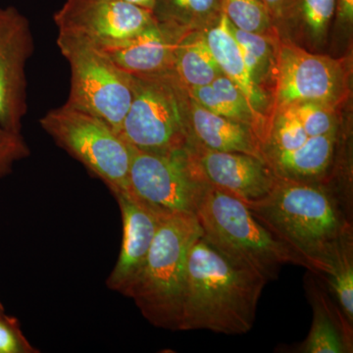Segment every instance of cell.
Masks as SVG:
<instances>
[{
  "label": "cell",
  "instance_id": "1",
  "mask_svg": "<svg viewBox=\"0 0 353 353\" xmlns=\"http://www.w3.org/2000/svg\"><path fill=\"white\" fill-rule=\"evenodd\" d=\"M266 284L199 236L188 259L178 331L248 333Z\"/></svg>",
  "mask_w": 353,
  "mask_h": 353
},
{
  "label": "cell",
  "instance_id": "2",
  "mask_svg": "<svg viewBox=\"0 0 353 353\" xmlns=\"http://www.w3.org/2000/svg\"><path fill=\"white\" fill-rule=\"evenodd\" d=\"M248 206L310 271L323 273L334 250L352 236L340 203L322 183L278 178L266 196Z\"/></svg>",
  "mask_w": 353,
  "mask_h": 353
},
{
  "label": "cell",
  "instance_id": "3",
  "mask_svg": "<svg viewBox=\"0 0 353 353\" xmlns=\"http://www.w3.org/2000/svg\"><path fill=\"white\" fill-rule=\"evenodd\" d=\"M196 216L204 240L266 283L276 280L284 265L307 268L304 260L272 234L245 202L210 183L204 190Z\"/></svg>",
  "mask_w": 353,
  "mask_h": 353
},
{
  "label": "cell",
  "instance_id": "4",
  "mask_svg": "<svg viewBox=\"0 0 353 353\" xmlns=\"http://www.w3.org/2000/svg\"><path fill=\"white\" fill-rule=\"evenodd\" d=\"M202 230L194 214H167L138 275L125 290L153 326L178 331L188 259Z\"/></svg>",
  "mask_w": 353,
  "mask_h": 353
},
{
  "label": "cell",
  "instance_id": "5",
  "mask_svg": "<svg viewBox=\"0 0 353 353\" xmlns=\"http://www.w3.org/2000/svg\"><path fill=\"white\" fill-rule=\"evenodd\" d=\"M57 145L101 179L113 196L129 190L132 146L104 121L63 104L39 120Z\"/></svg>",
  "mask_w": 353,
  "mask_h": 353
},
{
  "label": "cell",
  "instance_id": "6",
  "mask_svg": "<svg viewBox=\"0 0 353 353\" xmlns=\"http://www.w3.org/2000/svg\"><path fill=\"white\" fill-rule=\"evenodd\" d=\"M134 78L132 99L119 134L141 152L167 153L190 145L185 88L175 75Z\"/></svg>",
  "mask_w": 353,
  "mask_h": 353
},
{
  "label": "cell",
  "instance_id": "7",
  "mask_svg": "<svg viewBox=\"0 0 353 353\" xmlns=\"http://www.w3.org/2000/svg\"><path fill=\"white\" fill-rule=\"evenodd\" d=\"M57 43L71 71L65 104L104 121L120 132L131 106L134 78L83 39L58 34Z\"/></svg>",
  "mask_w": 353,
  "mask_h": 353
},
{
  "label": "cell",
  "instance_id": "8",
  "mask_svg": "<svg viewBox=\"0 0 353 353\" xmlns=\"http://www.w3.org/2000/svg\"><path fill=\"white\" fill-rule=\"evenodd\" d=\"M208 180L190 145L167 153L132 148L129 190L164 214H194Z\"/></svg>",
  "mask_w": 353,
  "mask_h": 353
},
{
  "label": "cell",
  "instance_id": "9",
  "mask_svg": "<svg viewBox=\"0 0 353 353\" xmlns=\"http://www.w3.org/2000/svg\"><path fill=\"white\" fill-rule=\"evenodd\" d=\"M275 112L301 101L336 108L347 94V77L341 59L315 54L290 41H277L274 65Z\"/></svg>",
  "mask_w": 353,
  "mask_h": 353
},
{
  "label": "cell",
  "instance_id": "10",
  "mask_svg": "<svg viewBox=\"0 0 353 353\" xmlns=\"http://www.w3.org/2000/svg\"><path fill=\"white\" fill-rule=\"evenodd\" d=\"M53 19L58 34L97 48L129 41L157 21L152 10L124 0H66Z\"/></svg>",
  "mask_w": 353,
  "mask_h": 353
},
{
  "label": "cell",
  "instance_id": "11",
  "mask_svg": "<svg viewBox=\"0 0 353 353\" xmlns=\"http://www.w3.org/2000/svg\"><path fill=\"white\" fill-rule=\"evenodd\" d=\"M34 50L29 20L16 7H0V127L21 132L28 112L26 65Z\"/></svg>",
  "mask_w": 353,
  "mask_h": 353
},
{
  "label": "cell",
  "instance_id": "12",
  "mask_svg": "<svg viewBox=\"0 0 353 353\" xmlns=\"http://www.w3.org/2000/svg\"><path fill=\"white\" fill-rule=\"evenodd\" d=\"M206 180L246 205L266 196L278 176L266 160L241 152H216L190 143Z\"/></svg>",
  "mask_w": 353,
  "mask_h": 353
},
{
  "label": "cell",
  "instance_id": "13",
  "mask_svg": "<svg viewBox=\"0 0 353 353\" xmlns=\"http://www.w3.org/2000/svg\"><path fill=\"white\" fill-rule=\"evenodd\" d=\"M123 220V241L119 257L106 281L109 289L124 294L148 256L164 213L150 208L128 192L114 194Z\"/></svg>",
  "mask_w": 353,
  "mask_h": 353
},
{
  "label": "cell",
  "instance_id": "14",
  "mask_svg": "<svg viewBox=\"0 0 353 353\" xmlns=\"http://www.w3.org/2000/svg\"><path fill=\"white\" fill-rule=\"evenodd\" d=\"M185 30L155 21L124 43L97 48L118 68L136 78L174 75L175 53Z\"/></svg>",
  "mask_w": 353,
  "mask_h": 353
},
{
  "label": "cell",
  "instance_id": "15",
  "mask_svg": "<svg viewBox=\"0 0 353 353\" xmlns=\"http://www.w3.org/2000/svg\"><path fill=\"white\" fill-rule=\"evenodd\" d=\"M188 118L190 143H199L216 152L246 153L265 160L261 141L248 125L216 115L190 97Z\"/></svg>",
  "mask_w": 353,
  "mask_h": 353
},
{
  "label": "cell",
  "instance_id": "16",
  "mask_svg": "<svg viewBox=\"0 0 353 353\" xmlns=\"http://www.w3.org/2000/svg\"><path fill=\"white\" fill-rule=\"evenodd\" d=\"M204 36L223 75L241 88L250 106L260 114L259 108L263 102V94L253 83L240 44L234 38L231 22L223 11Z\"/></svg>",
  "mask_w": 353,
  "mask_h": 353
},
{
  "label": "cell",
  "instance_id": "17",
  "mask_svg": "<svg viewBox=\"0 0 353 353\" xmlns=\"http://www.w3.org/2000/svg\"><path fill=\"white\" fill-rule=\"evenodd\" d=\"M185 92L192 101L206 110L252 128L262 145L267 121L250 106L241 88L226 76L221 75L210 85L190 88Z\"/></svg>",
  "mask_w": 353,
  "mask_h": 353
},
{
  "label": "cell",
  "instance_id": "18",
  "mask_svg": "<svg viewBox=\"0 0 353 353\" xmlns=\"http://www.w3.org/2000/svg\"><path fill=\"white\" fill-rule=\"evenodd\" d=\"M174 75L185 90L210 85L223 75L204 34H183L176 46Z\"/></svg>",
  "mask_w": 353,
  "mask_h": 353
},
{
  "label": "cell",
  "instance_id": "19",
  "mask_svg": "<svg viewBox=\"0 0 353 353\" xmlns=\"http://www.w3.org/2000/svg\"><path fill=\"white\" fill-rule=\"evenodd\" d=\"M314 319L301 352L307 353H345L352 352V330L343 326V319L336 318L324 303V299L315 296L313 299ZM348 323V322H347ZM350 324V323H348Z\"/></svg>",
  "mask_w": 353,
  "mask_h": 353
},
{
  "label": "cell",
  "instance_id": "20",
  "mask_svg": "<svg viewBox=\"0 0 353 353\" xmlns=\"http://www.w3.org/2000/svg\"><path fill=\"white\" fill-rule=\"evenodd\" d=\"M336 14V0H289L280 24H290L315 43H322Z\"/></svg>",
  "mask_w": 353,
  "mask_h": 353
},
{
  "label": "cell",
  "instance_id": "21",
  "mask_svg": "<svg viewBox=\"0 0 353 353\" xmlns=\"http://www.w3.org/2000/svg\"><path fill=\"white\" fill-rule=\"evenodd\" d=\"M330 289L340 304L343 315L352 326L353 260L352 236L343 241L327 260L323 272Z\"/></svg>",
  "mask_w": 353,
  "mask_h": 353
},
{
  "label": "cell",
  "instance_id": "22",
  "mask_svg": "<svg viewBox=\"0 0 353 353\" xmlns=\"http://www.w3.org/2000/svg\"><path fill=\"white\" fill-rule=\"evenodd\" d=\"M222 11V0H155L157 21L187 30L202 21H214Z\"/></svg>",
  "mask_w": 353,
  "mask_h": 353
},
{
  "label": "cell",
  "instance_id": "23",
  "mask_svg": "<svg viewBox=\"0 0 353 353\" xmlns=\"http://www.w3.org/2000/svg\"><path fill=\"white\" fill-rule=\"evenodd\" d=\"M234 38L240 44L246 66L253 83L262 92L261 83L268 76L269 71L273 73L275 65L276 46L275 34H254L236 29L233 25Z\"/></svg>",
  "mask_w": 353,
  "mask_h": 353
},
{
  "label": "cell",
  "instance_id": "24",
  "mask_svg": "<svg viewBox=\"0 0 353 353\" xmlns=\"http://www.w3.org/2000/svg\"><path fill=\"white\" fill-rule=\"evenodd\" d=\"M222 11L236 29L271 34L275 24L262 0H222Z\"/></svg>",
  "mask_w": 353,
  "mask_h": 353
},
{
  "label": "cell",
  "instance_id": "25",
  "mask_svg": "<svg viewBox=\"0 0 353 353\" xmlns=\"http://www.w3.org/2000/svg\"><path fill=\"white\" fill-rule=\"evenodd\" d=\"M334 108L322 102L301 101L290 104L284 109L294 114L309 137H317L336 134L338 121Z\"/></svg>",
  "mask_w": 353,
  "mask_h": 353
},
{
  "label": "cell",
  "instance_id": "26",
  "mask_svg": "<svg viewBox=\"0 0 353 353\" xmlns=\"http://www.w3.org/2000/svg\"><path fill=\"white\" fill-rule=\"evenodd\" d=\"M30 153L21 132L0 127V179L10 174L14 164L29 157Z\"/></svg>",
  "mask_w": 353,
  "mask_h": 353
},
{
  "label": "cell",
  "instance_id": "27",
  "mask_svg": "<svg viewBox=\"0 0 353 353\" xmlns=\"http://www.w3.org/2000/svg\"><path fill=\"white\" fill-rule=\"evenodd\" d=\"M21 329L19 320L3 314L0 317V353H38Z\"/></svg>",
  "mask_w": 353,
  "mask_h": 353
},
{
  "label": "cell",
  "instance_id": "28",
  "mask_svg": "<svg viewBox=\"0 0 353 353\" xmlns=\"http://www.w3.org/2000/svg\"><path fill=\"white\" fill-rule=\"evenodd\" d=\"M334 17L341 25L352 26L353 21V0H336Z\"/></svg>",
  "mask_w": 353,
  "mask_h": 353
},
{
  "label": "cell",
  "instance_id": "29",
  "mask_svg": "<svg viewBox=\"0 0 353 353\" xmlns=\"http://www.w3.org/2000/svg\"><path fill=\"white\" fill-rule=\"evenodd\" d=\"M289 0H262L270 13L274 24H280Z\"/></svg>",
  "mask_w": 353,
  "mask_h": 353
},
{
  "label": "cell",
  "instance_id": "30",
  "mask_svg": "<svg viewBox=\"0 0 353 353\" xmlns=\"http://www.w3.org/2000/svg\"><path fill=\"white\" fill-rule=\"evenodd\" d=\"M124 1L129 2V3L134 4L143 7V8L148 9V10H153L154 8L155 0H124Z\"/></svg>",
  "mask_w": 353,
  "mask_h": 353
},
{
  "label": "cell",
  "instance_id": "31",
  "mask_svg": "<svg viewBox=\"0 0 353 353\" xmlns=\"http://www.w3.org/2000/svg\"><path fill=\"white\" fill-rule=\"evenodd\" d=\"M3 314H6V312H4L3 305H2L1 301H0V317Z\"/></svg>",
  "mask_w": 353,
  "mask_h": 353
}]
</instances>
